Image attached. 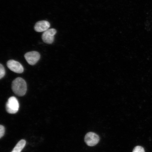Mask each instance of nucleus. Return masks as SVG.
<instances>
[{
    "label": "nucleus",
    "instance_id": "1",
    "mask_svg": "<svg viewBox=\"0 0 152 152\" xmlns=\"http://www.w3.org/2000/svg\"><path fill=\"white\" fill-rule=\"evenodd\" d=\"M12 88L13 92L19 96H23L27 91V85L25 81L21 77H18L13 81Z\"/></svg>",
    "mask_w": 152,
    "mask_h": 152
},
{
    "label": "nucleus",
    "instance_id": "2",
    "mask_svg": "<svg viewBox=\"0 0 152 152\" xmlns=\"http://www.w3.org/2000/svg\"><path fill=\"white\" fill-rule=\"evenodd\" d=\"M19 103L17 99L14 96L10 98L6 104V109L9 113L15 114L19 109Z\"/></svg>",
    "mask_w": 152,
    "mask_h": 152
},
{
    "label": "nucleus",
    "instance_id": "3",
    "mask_svg": "<svg viewBox=\"0 0 152 152\" xmlns=\"http://www.w3.org/2000/svg\"><path fill=\"white\" fill-rule=\"evenodd\" d=\"M85 142L89 147H93L97 144L100 140L99 136L96 133L90 132L86 134Z\"/></svg>",
    "mask_w": 152,
    "mask_h": 152
},
{
    "label": "nucleus",
    "instance_id": "4",
    "mask_svg": "<svg viewBox=\"0 0 152 152\" xmlns=\"http://www.w3.org/2000/svg\"><path fill=\"white\" fill-rule=\"evenodd\" d=\"M26 61L31 65L37 64L40 58V55L39 53L36 51H32L26 53L24 55Z\"/></svg>",
    "mask_w": 152,
    "mask_h": 152
},
{
    "label": "nucleus",
    "instance_id": "5",
    "mask_svg": "<svg viewBox=\"0 0 152 152\" xmlns=\"http://www.w3.org/2000/svg\"><path fill=\"white\" fill-rule=\"evenodd\" d=\"M56 32L54 28H51L44 32L42 37L44 42L48 44H52L54 41V35Z\"/></svg>",
    "mask_w": 152,
    "mask_h": 152
},
{
    "label": "nucleus",
    "instance_id": "6",
    "mask_svg": "<svg viewBox=\"0 0 152 152\" xmlns=\"http://www.w3.org/2000/svg\"><path fill=\"white\" fill-rule=\"evenodd\" d=\"M7 67L11 71L17 73H22L24 68L20 63L13 60H10L7 63Z\"/></svg>",
    "mask_w": 152,
    "mask_h": 152
},
{
    "label": "nucleus",
    "instance_id": "7",
    "mask_svg": "<svg viewBox=\"0 0 152 152\" xmlns=\"http://www.w3.org/2000/svg\"><path fill=\"white\" fill-rule=\"evenodd\" d=\"M50 26V23L47 21H40L36 23L34 26V29L38 32H45L48 30Z\"/></svg>",
    "mask_w": 152,
    "mask_h": 152
},
{
    "label": "nucleus",
    "instance_id": "8",
    "mask_svg": "<svg viewBox=\"0 0 152 152\" xmlns=\"http://www.w3.org/2000/svg\"><path fill=\"white\" fill-rule=\"evenodd\" d=\"M26 141L24 140H20L13 149L12 152H21L26 145Z\"/></svg>",
    "mask_w": 152,
    "mask_h": 152
},
{
    "label": "nucleus",
    "instance_id": "9",
    "mask_svg": "<svg viewBox=\"0 0 152 152\" xmlns=\"http://www.w3.org/2000/svg\"><path fill=\"white\" fill-rule=\"evenodd\" d=\"M5 75V71L4 66L0 64V79L4 77Z\"/></svg>",
    "mask_w": 152,
    "mask_h": 152
},
{
    "label": "nucleus",
    "instance_id": "10",
    "mask_svg": "<svg viewBox=\"0 0 152 152\" xmlns=\"http://www.w3.org/2000/svg\"><path fill=\"white\" fill-rule=\"evenodd\" d=\"M132 152H145V151L142 146H137L133 149Z\"/></svg>",
    "mask_w": 152,
    "mask_h": 152
},
{
    "label": "nucleus",
    "instance_id": "11",
    "mask_svg": "<svg viewBox=\"0 0 152 152\" xmlns=\"http://www.w3.org/2000/svg\"><path fill=\"white\" fill-rule=\"evenodd\" d=\"M5 132V129L4 126L0 125V139L4 135Z\"/></svg>",
    "mask_w": 152,
    "mask_h": 152
},
{
    "label": "nucleus",
    "instance_id": "12",
    "mask_svg": "<svg viewBox=\"0 0 152 152\" xmlns=\"http://www.w3.org/2000/svg\"></svg>",
    "mask_w": 152,
    "mask_h": 152
}]
</instances>
